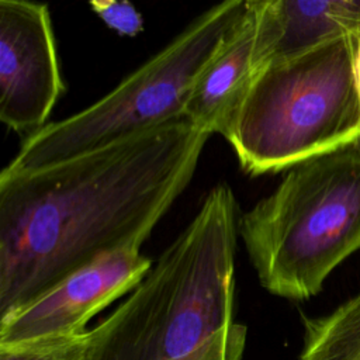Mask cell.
I'll return each mask as SVG.
<instances>
[{
  "label": "cell",
  "mask_w": 360,
  "mask_h": 360,
  "mask_svg": "<svg viewBox=\"0 0 360 360\" xmlns=\"http://www.w3.org/2000/svg\"><path fill=\"white\" fill-rule=\"evenodd\" d=\"M210 134L180 118L0 174V316L98 257L139 249L191 181Z\"/></svg>",
  "instance_id": "cell-1"
},
{
  "label": "cell",
  "mask_w": 360,
  "mask_h": 360,
  "mask_svg": "<svg viewBox=\"0 0 360 360\" xmlns=\"http://www.w3.org/2000/svg\"><path fill=\"white\" fill-rule=\"evenodd\" d=\"M239 205L219 183L128 297L86 333L87 360H179L229 328Z\"/></svg>",
  "instance_id": "cell-2"
},
{
  "label": "cell",
  "mask_w": 360,
  "mask_h": 360,
  "mask_svg": "<svg viewBox=\"0 0 360 360\" xmlns=\"http://www.w3.org/2000/svg\"><path fill=\"white\" fill-rule=\"evenodd\" d=\"M357 35L260 66L222 136L243 172H287L360 141Z\"/></svg>",
  "instance_id": "cell-3"
},
{
  "label": "cell",
  "mask_w": 360,
  "mask_h": 360,
  "mask_svg": "<svg viewBox=\"0 0 360 360\" xmlns=\"http://www.w3.org/2000/svg\"><path fill=\"white\" fill-rule=\"evenodd\" d=\"M239 236L259 283L302 301L360 249V141L288 169L240 215Z\"/></svg>",
  "instance_id": "cell-4"
},
{
  "label": "cell",
  "mask_w": 360,
  "mask_h": 360,
  "mask_svg": "<svg viewBox=\"0 0 360 360\" xmlns=\"http://www.w3.org/2000/svg\"><path fill=\"white\" fill-rule=\"evenodd\" d=\"M245 7L246 0H228L197 15L103 98L28 135L6 169H39L186 118L197 80L225 45Z\"/></svg>",
  "instance_id": "cell-5"
},
{
  "label": "cell",
  "mask_w": 360,
  "mask_h": 360,
  "mask_svg": "<svg viewBox=\"0 0 360 360\" xmlns=\"http://www.w3.org/2000/svg\"><path fill=\"white\" fill-rule=\"evenodd\" d=\"M139 249L98 257L30 302L0 316V347L75 338L117 298L131 292L152 267Z\"/></svg>",
  "instance_id": "cell-6"
},
{
  "label": "cell",
  "mask_w": 360,
  "mask_h": 360,
  "mask_svg": "<svg viewBox=\"0 0 360 360\" xmlns=\"http://www.w3.org/2000/svg\"><path fill=\"white\" fill-rule=\"evenodd\" d=\"M65 84L46 4L0 0V118L18 134L46 125Z\"/></svg>",
  "instance_id": "cell-7"
},
{
  "label": "cell",
  "mask_w": 360,
  "mask_h": 360,
  "mask_svg": "<svg viewBox=\"0 0 360 360\" xmlns=\"http://www.w3.org/2000/svg\"><path fill=\"white\" fill-rule=\"evenodd\" d=\"M256 70L273 59L360 34V0H256Z\"/></svg>",
  "instance_id": "cell-8"
},
{
  "label": "cell",
  "mask_w": 360,
  "mask_h": 360,
  "mask_svg": "<svg viewBox=\"0 0 360 360\" xmlns=\"http://www.w3.org/2000/svg\"><path fill=\"white\" fill-rule=\"evenodd\" d=\"M256 27V0H246L239 22L191 91L184 115L210 135L225 132L255 76Z\"/></svg>",
  "instance_id": "cell-9"
},
{
  "label": "cell",
  "mask_w": 360,
  "mask_h": 360,
  "mask_svg": "<svg viewBox=\"0 0 360 360\" xmlns=\"http://www.w3.org/2000/svg\"><path fill=\"white\" fill-rule=\"evenodd\" d=\"M300 360H360V291L323 316H302Z\"/></svg>",
  "instance_id": "cell-10"
},
{
  "label": "cell",
  "mask_w": 360,
  "mask_h": 360,
  "mask_svg": "<svg viewBox=\"0 0 360 360\" xmlns=\"http://www.w3.org/2000/svg\"><path fill=\"white\" fill-rule=\"evenodd\" d=\"M86 333L15 347H0V360H87Z\"/></svg>",
  "instance_id": "cell-11"
},
{
  "label": "cell",
  "mask_w": 360,
  "mask_h": 360,
  "mask_svg": "<svg viewBox=\"0 0 360 360\" xmlns=\"http://www.w3.org/2000/svg\"><path fill=\"white\" fill-rule=\"evenodd\" d=\"M89 6L107 27L120 35L135 37L143 30L139 11L128 1L93 0Z\"/></svg>",
  "instance_id": "cell-12"
},
{
  "label": "cell",
  "mask_w": 360,
  "mask_h": 360,
  "mask_svg": "<svg viewBox=\"0 0 360 360\" xmlns=\"http://www.w3.org/2000/svg\"><path fill=\"white\" fill-rule=\"evenodd\" d=\"M356 76H357V86L360 93V34L357 37V46H356Z\"/></svg>",
  "instance_id": "cell-13"
}]
</instances>
